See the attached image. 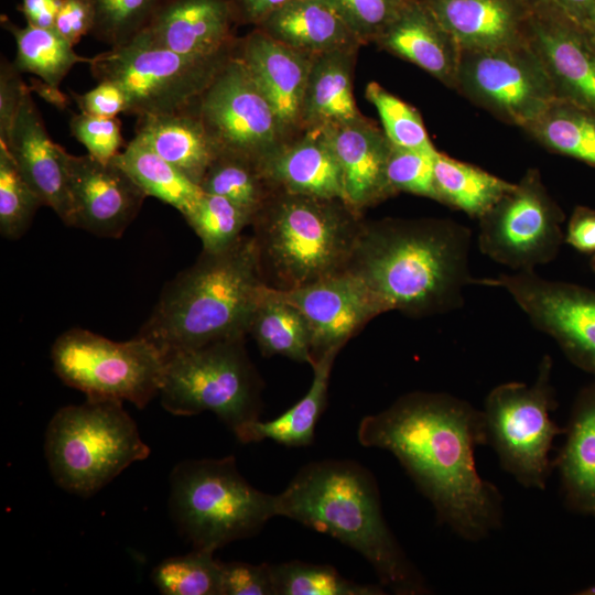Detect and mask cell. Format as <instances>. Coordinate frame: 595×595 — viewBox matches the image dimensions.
<instances>
[{"label":"cell","mask_w":595,"mask_h":595,"mask_svg":"<svg viewBox=\"0 0 595 595\" xmlns=\"http://www.w3.org/2000/svg\"><path fill=\"white\" fill-rule=\"evenodd\" d=\"M528 9L526 40L558 98L595 115V39L559 17Z\"/></svg>","instance_id":"ac0fdd59"},{"label":"cell","mask_w":595,"mask_h":595,"mask_svg":"<svg viewBox=\"0 0 595 595\" xmlns=\"http://www.w3.org/2000/svg\"><path fill=\"white\" fill-rule=\"evenodd\" d=\"M275 496L278 516L358 552L385 588L398 595L430 593L386 522L375 477L360 464L348 459L309 463Z\"/></svg>","instance_id":"3957f363"},{"label":"cell","mask_w":595,"mask_h":595,"mask_svg":"<svg viewBox=\"0 0 595 595\" xmlns=\"http://www.w3.org/2000/svg\"><path fill=\"white\" fill-rule=\"evenodd\" d=\"M95 17L91 0H62L54 29L75 46L83 36L91 34Z\"/></svg>","instance_id":"681fc988"},{"label":"cell","mask_w":595,"mask_h":595,"mask_svg":"<svg viewBox=\"0 0 595 595\" xmlns=\"http://www.w3.org/2000/svg\"><path fill=\"white\" fill-rule=\"evenodd\" d=\"M402 3L410 2V1H424V0H399Z\"/></svg>","instance_id":"680465c9"},{"label":"cell","mask_w":595,"mask_h":595,"mask_svg":"<svg viewBox=\"0 0 595 595\" xmlns=\"http://www.w3.org/2000/svg\"><path fill=\"white\" fill-rule=\"evenodd\" d=\"M152 578L165 595H223L221 562L208 550L193 549L163 560L153 569Z\"/></svg>","instance_id":"74e56055"},{"label":"cell","mask_w":595,"mask_h":595,"mask_svg":"<svg viewBox=\"0 0 595 595\" xmlns=\"http://www.w3.org/2000/svg\"><path fill=\"white\" fill-rule=\"evenodd\" d=\"M44 448L55 483L84 498L150 454L121 401L88 398L53 415Z\"/></svg>","instance_id":"52a82bcc"},{"label":"cell","mask_w":595,"mask_h":595,"mask_svg":"<svg viewBox=\"0 0 595 595\" xmlns=\"http://www.w3.org/2000/svg\"><path fill=\"white\" fill-rule=\"evenodd\" d=\"M3 143L19 172L43 205L51 207L68 226L71 204L66 171L67 151L50 138L30 88L24 95L9 138Z\"/></svg>","instance_id":"44dd1931"},{"label":"cell","mask_w":595,"mask_h":595,"mask_svg":"<svg viewBox=\"0 0 595 595\" xmlns=\"http://www.w3.org/2000/svg\"><path fill=\"white\" fill-rule=\"evenodd\" d=\"M361 44L375 42L396 18L399 0H328Z\"/></svg>","instance_id":"ee69618b"},{"label":"cell","mask_w":595,"mask_h":595,"mask_svg":"<svg viewBox=\"0 0 595 595\" xmlns=\"http://www.w3.org/2000/svg\"><path fill=\"white\" fill-rule=\"evenodd\" d=\"M564 434L553 459L564 504L595 519V379L576 394Z\"/></svg>","instance_id":"484cf974"},{"label":"cell","mask_w":595,"mask_h":595,"mask_svg":"<svg viewBox=\"0 0 595 595\" xmlns=\"http://www.w3.org/2000/svg\"><path fill=\"white\" fill-rule=\"evenodd\" d=\"M71 96L84 113L112 118L128 110L125 91L112 82H98L93 89L83 94L71 91Z\"/></svg>","instance_id":"c3c4849f"},{"label":"cell","mask_w":595,"mask_h":595,"mask_svg":"<svg viewBox=\"0 0 595 595\" xmlns=\"http://www.w3.org/2000/svg\"><path fill=\"white\" fill-rule=\"evenodd\" d=\"M44 206L19 172L7 145L0 141V234L19 239L30 228L36 210Z\"/></svg>","instance_id":"ab89813d"},{"label":"cell","mask_w":595,"mask_h":595,"mask_svg":"<svg viewBox=\"0 0 595 595\" xmlns=\"http://www.w3.org/2000/svg\"><path fill=\"white\" fill-rule=\"evenodd\" d=\"M223 595H274L271 564L221 562Z\"/></svg>","instance_id":"bcb514c9"},{"label":"cell","mask_w":595,"mask_h":595,"mask_svg":"<svg viewBox=\"0 0 595 595\" xmlns=\"http://www.w3.org/2000/svg\"><path fill=\"white\" fill-rule=\"evenodd\" d=\"M366 447L390 452L431 502L440 523L477 542L504 521L501 493L477 470L486 445L482 410L445 392L413 391L366 415L357 430Z\"/></svg>","instance_id":"6da1fadb"},{"label":"cell","mask_w":595,"mask_h":595,"mask_svg":"<svg viewBox=\"0 0 595 595\" xmlns=\"http://www.w3.org/2000/svg\"><path fill=\"white\" fill-rule=\"evenodd\" d=\"M480 252L512 272L553 261L564 242V214L537 172H529L479 219Z\"/></svg>","instance_id":"7c38bea8"},{"label":"cell","mask_w":595,"mask_h":595,"mask_svg":"<svg viewBox=\"0 0 595 595\" xmlns=\"http://www.w3.org/2000/svg\"><path fill=\"white\" fill-rule=\"evenodd\" d=\"M62 0H22L18 10L23 14L26 24L54 29V23Z\"/></svg>","instance_id":"f5cc1de1"},{"label":"cell","mask_w":595,"mask_h":595,"mask_svg":"<svg viewBox=\"0 0 595 595\" xmlns=\"http://www.w3.org/2000/svg\"><path fill=\"white\" fill-rule=\"evenodd\" d=\"M582 595H595V584L578 592Z\"/></svg>","instance_id":"9f6ffc18"},{"label":"cell","mask_w":595,"mask_h":595,"mask_svg":"<svg viewBox=\"0 0 595 595\" xmlns=\"http://www.w3.org/2000/svg\"><path fill=\"white\" fill-rule=\"evenodd\" d=\"M165 0H91V35L109 47L128 43L148 28Z\"/></svg>","instance_id":"60d3db41"},{"label":"cell","mask_w":595,"mask_h":595,"mask_svg":"<svg viewBox=\"0 0 595 595\" xmlns=\"http://www.w3.org/2000/svg\"><path fill=\"white\" fill-rule=\"evenodd\" d=\"M259 166L275 192L345 202L342 173L321 129L289 138L259 161Z\"/></svg>","instance_id":"603a6c76"},{"label":"cell","mask_w":595,"mask_h":595,"mask_svg":"<svg viewBox=\"0 0 595 595\" xmlns=\"http://www.w3.org/2000/svg\"><path fill=\"white\" fill-rule=\"evenodd\" d=\"M321 130L337 160L349 207L361 214L393 195L386 174L391 143L383 131L363 116Z\"/></svg>","instance_id":"7402d4cb"},{"label":"cell","mask_w":595,"mask_h":595,"mask_svg":"<svg viewBox=\"0 0 595 595\" xmlns=\"http://www.w3.org/2000/svg\"><path fill=\"white\" fill-rule=\"evenodd\" d=\"M170 512L193 549L215 552L258 533L277 515V496L250 485L235 456L186 459L170 477Z\"/></svg>","instance_id":"8992f818"},{"label":"cell","mask_w":595,"mask_h":595,"mask_svg":"<svg viewBox=\"0 0 595 595\" xmlns=\"http://www.w3.org/2000/svg\"><path fill=\"white\" fill-rule=\"evenodd\" d=\"M29 89L22 73L6 56L0 61V141L7 142L22 100Z\"/></svg>","instance_id":"7dc6e473"},{"label":"cell","mask_w":595,"mask_h":595,"mask_svg":"<svg viewBox=\"0 0 595 595\" xmlns=\"http://www.w3.org/2000/svg\"><path fill=\"white\" fill-rule=\"evenodd\" d=\"M270 290L305 317L312 333L314 361L328 349H340L381 314L364 283L348 271L291 290Z\"/></svg>","instance_id":"e0dca14e"},{"label":"cell","mask_w":595,"mask_h":595,"mask_svg":"<svg viewBox=\"0 0 595 595\" xmlns=\"http://www.w3.org/2000/svg\"><path fill=\"white\" fill-rule=\"evenodd\" d=\"M195 107L219 151L259 162L288 140L270 104L235 54Z\"/></svg>","instance_id":"9a60e30c"},{"label":"cell","mask_w":595,"mask_h":595,"mask_svg":"<svg viewBox=\"0 0 595 595\" xmlns=\"http://www.w3.org/2000/svg\"><path fill=\"white\" fill-rule=\"evenodd\" d=\"M470 230L453 220L385 218L364 221L347 270L358 278L380 313L410 317L463 306L470 273Z\"/></svg>","instance_id":"7a4b0ae2"},{"label":"cell","mask_w":595,"mask_h":595,"mask_svg":"<svg viewBox=\"0 0 595 595\" xmlns=\"http://www.w3.org/2000/svg\"><path fill=\"white\" fill-rule=\"evenodd\" d=\"M476 284L506 291L538 331L595 379V290L536 271L500 273L477 279Z\"/></svg>","instance_id":"5bb4252c"},{"label":"cell","mask_w":595,"mask_h":595,"mask_svg":"<svg viewBox=\"0 0 595 595\" xmlns=\"http://www.w3.org/2000/svg\"><path fill=\"white\" fill-rule=\"evenodd\" d=\"M202 241L203 250L218 252L231 247L253 217L229 199L204 193L183 216Z\"/></svg>","instance_id":"f35d334b"},{"label":"cell","mask_w":595,"mask_h":595,"mask_svg":"<svg viewBox=\"0 0 595 595\" xmlns=\"http://www.w3.org/2000/svg\"><path fill=\"white\" fill-rule=\"evenodd\" d=\"M199 186L204 193L229 199L252 217L275 192L258 161L227 151L218 153Z\"/></svg>","instance_id":"e575fe53"},{"label":"cell","mask_w":595,"mask_h":595,"mask_svg":"<svg viewBox=\"0 0 595 595\" xmlns=\"http://www.w3.org/2000/svg\"><path fill=\"white\" fill-rule=\"evenodd\" d=\"M555 152L595 166V115L558 99L530 128Z\"/></svg>","instance_id":"d590c367"},{"label":"cell","mask_w":595,"mask_h":595,"mask_svg":"<svg viewBox=\"0 0 595 595\" xmlns=\"http://www.w3.org/2000/svg\"><path fill=\"white\" fill-rule=\"evenodd\" d=\"M292 0H230L238 22L259 25L270 13Z\"/></svg>","instance_id":"db71d44e"},{"label":"cell","mask_w":595,"mask_h":595,"mask_svg":"<svg viewBox=\"0 0 595 595\" xmlns=\"http://www.w3.org/2000/svg\"><path fill=\"white\" fill-rule=\"evenodd\" d=\"M274 595H383L380 585L345 578L333 566L302 561L271 564Z\"/></svg>","instance_id":"8d00e7d4"},{"label":"cell","mask_w":595,"mask_h":595,"mask_svg":"<svg viewBox=\"0 0 595 595\" xmlns=\"http://www.w3.org/2000/svg\"><path fill=\"white\" fill-rule=\"evenodd\" d=\"M552 359L544 355L530 385L509 381L494 387L482 409L486 445L500 466L526 487L543 490L554 468L553 441L564 434L551 418L558 402L551 383Z\"/></svg>","instance_id":"9c48e42d"},{"label":"cell","mask_w":595,"mask_h":595,"mask_svg":"<svg viewBox=\"0 0 595 595\" xmlns=\"http://www.w3.org/2000/svg\"><path fill=\"white\" fill-rule=\"evenodd\" d=\"M357 51L336 50L312 58L302 101L301 131L351 121L361 116L353 95Z\"/></svg>","instance_id":"f1b7e54d"},{"label":"cell","mask_w":595,"mask_h":595,"mask_svg":"<svg viewBox=\"0 0 595 595\" xmlns=\"http://www.w3.org/2000/svg\"><path fill=\"white\" fill-rule=\"evenodd\" d=\"M528 6L559 17L595 39V0H526Z\"/></svg>","instance_id":"f907efd6"},{"label":"cell","mask_w":595,"mask_h":595,"mask_svg":"<svg viewBox=\"0 0 595 595\" xmlns=\"http://www.w3.org/2000/svg\"><path fill=\"white\" fill-rule=\"evenodd\" d=\"M235 56L263 94L289 139L301 132V111L312 58L256 28L237 41Z\"/></svg>","instance_id":"d6986e66"},{"label":"cell","mask_w":595,"mask_h":595,"mask_svg":"<svg viewBox=\"0 0 595 595\" xmlns=\"http://www.w3.org/2000/svg\"><path fill=\"white\" fill-rule=\"evenodd\" d=\"M29 88L31 91L37 93L46 102L61 110L65 109L69 104L68 98L60 90V87L47 84L40 78H32Z\"/></svg>","instance_id":"11a10c76"},{"label":"cell","mask_w":595,"mask_h":595,"mask_svg":"<svg viewBox=\"0 0 595 595\" xmlns=\"http://www.w3.org/2000/svg\"><path fill=\"white\" fill-rule=\"evenodd\" d=\"M68 227L102 238H120L139 214L147 194L113 160L66 153Z\"/></svg>","instance_id":"2e32d148"},{"label":"cell","mask_w":595,"mask_h":595,"mask_svg":"<svg viewBox=\"0 0 595 595\" xmlns=\"http://www.w3.org/2000/svg\"><path fill=\"white\" fill-rule=\"evenodd\" d=\"M339 350L328 349L315 359L311 387L301 400L273 420H256L240 426L234 432L236 437L241 443L271 440L292 447L311 445L316 423L326 407L329 377Z\"/></svg>","instance_id":"f546056e"},{"label":"cell","mask_w":595,"mask_h":595,"mask_svg":"<svg viewBox=\"0 0 595 595\" xmlns=\"http://www.w3.org/2000/svg\"><path fill=\"white\" fill-rule=\"evenodd\" d=\"M262 279L253 236L231 247L202 251L197 261L163 289L137 336L165 357L225 339L245 338Z\"/></svg>","instance_id":"277c9868"},{"label":"cell","mask_w":595,"mask_h":595,"mask_svg":"<svg viewBox=\"0 0 595 595\" xmlns=\"http://www.w3.org/2000/svg\"><path fill=\"white\" fill-rule=\"evenodd\" d=\"M592 267H593V269H594V271H595V255H593Z\"/></svg>","instance_id":"6f0895ef"},{"label":"cell","mask_w":595,"mask_h":595,"mask_svg":"<svg viewBox=\"0 0 595 595\" xmlns=\"http://www.w3.org/2000/svg\"><path fill=\"white\" fill-rule=\"evenodd\" d=\"M195 102L177 111L138 117L134 138L199 185L220 151Z\"/></svg>","instance_id":"4316f807"},{"label":"cell","mask_w":595,"mask_h":595,"mask_svg":"<svg viewBox=\"0 0 595 595\" xmlns=\"http://www.w3.org/2000/svg\"><path fill=\"white\" fill-rule=\"evenodd\" d=\"M0 23L14 39L17 54L13 64L21 73L35 75L43 82L60 87L62 80L78 63H89L90 57L77 54L66 39L55 29L30 24L18 26L2 14Z\"/></svg>","instance_id":"836d02e7"},{"label":"cell","mask_w":595,"mask_h":595,"mask_svg":"<svg viewBox=\"0 0 595 595\" xmlns=\"http://www.w3.org/2000/svg\"><path fill=\"white\" fill-rule=\"evenodd\" d=\"M51 359L58 378L88 399L129 401L139 409L159 396L165 364L161 351L137 335L115 342L79 327L55 339Z\"/></svg>","instance_id":"8fae6325"},{"label":"cell","mask_w":595,"mask_h":595,"mask_svg":"<svg viewBox=\"0 0 595 595\" xmlns=\"http://www.w3.org/2000/svg\"><path fill=\"white\" fill-rule=\"evenodd\" d=\"M366 98L375 106L383 132L394 147L436 151L423 125L420 113L410 105L387 91L376 82H370Z\"/></svg>","instance_id":"b9f144b4"},{"label":"cell","mask_w":595,"mask_h":595,"mask_svg":"<svg viewBox=\"0 0 595 595\" xmlns=\"http://www.w3.org/2000/svg\"><path fill=\"white\" fill-rule=\"evenodd\" d=\"M363 223L343 199L274 192L251 224L264 283L291 290L345 272Z\"/></svg>","instance_id":"5b68a950"},{"label":"cell","mask_w":595,"mask_h":595,"mask_svg":"<svg viewBox=\"0 0 595 595\" xmlns=\"http://www.w3.org/2000/svg\"><path fill=\"white\" fill-rule=\"evenodd\" d=\"M257 28L310 57L361 45L328 0H292Z\"/></svg>","instance_id":"83f0119b"},{"label":"cell","mask_w":595,"mask_h":595,"mask_svg":"<svg viewBox=\"0 0 595 595\" xmlns=\"http://www.w3.org/2000/svg\"><path fill=\"white\" fill-rule=\"evenodd\" d=\"M69 130L87 149V153L101 162L111 161L123 147L121 121L117 117L74 113L69 120Z\"/></svg>","instance_id":"f6af8a7d"},{"label":"cell","mask_w":595,"mask_h":595,"mask_svg":"<svg viewBox=\"0 0 595 595\" xmlns=\"http://www.w3.org/2000/svg\"><path fill=\"white\" fill-rule=\"evenodd\" d=\"M564 242L582 253L595 255V209L574 208L564 231Z\"/></svg>","instance_id":"816d5d0a"},{"label":"cell","mask_w":595,"mask_h":595,"mask_svg":"<svg viewBox=\"0 0 595 595\" xmlns=\"http://www.w3.org/2000/svg\"><path fill=\"white\" fill-rule=\"evenodd\" d=\"M236 23L230 0H165L145 32L170 51L212 58L234 52Z\"/></svg>","instance_id":"ffe728a7"},{"label":"cell","mask_w":595,"mask_h":595,"mask_svg":"<svg viewBox=\"0 0 595 595\" xmlns=\"http://www.w3.org/2000/svg\"><path fill=\"white\" fill-rule=\"evenodd\" d=\"M434 184L437 202L477 219L516 185L440 152L434 159Z\"/></svg>","instance_id":"1f68e13d"},{"label":"cell","mask_w":595,"mask_h":595,"mask_svg":"<svg viewBox=\"0 0 595 595\" xmlns=\"http://www.w3.org/2000/svg\"><path fill=\"white\" fill-rule=\"evenodd\" d=\"M244 339L218 340L165 357L162 407L184 416L210 411L232 432L259 420L262 382Z\"/></svg>","instance_id":"ba28073f"},{"label":"cell","mask_w":595,"mask_h":595,"mask_svg":"<svg viewBox=\"0 0 595 595\" xmlns=\"http://www.w3.org/2000/svg\"><path fill=\"white\" fill-rule=\"evenodd\" d=\"M375 42L442 83L457 84L461 50L423 1L403 3Z\"/></svg>","instance_id":"d4e9b609"},{"label":"cell","mask_w":595,"mask_h":595,"mask_svg":"<svg viewBox=\"0 0 595 595\" xmlns=\"http://www.w3.org/2000/svg\"><path fill=\"white\" fill-rule=\"evenodd\" d=\"M232 54L186 56L155 44L143 30L128 43L90 57L88 66L97 82H112L125 91L128 115L141 117L193 105Z\"/></svg>","instance_id":"30bf717a"},{"label":"cell","mask_w":595,"mask_h":595,"mask_svg":"<svg viewBox=\"0 0 595 595\" xmlns=\"http://www.w3.org/2000/svg\"><path fill=\"white\" fill-rule=\"evenodd\" d=\"M461 51L518 43L526 37V0H424Z\"/></svg>","instance_id":"cb8c5ba5"},{"label":"cell","mask_w":595,"mask_h":595,"mask_svg":"<svg viewBox=\"0 0 595 595\" xmlns=\"http://www.w3.org/2000/svg\"><path fill=\"white\" fill-rule=\"evenodd\" d=\"M439 151L399 148L391 144L387 182L393 194L407 192L437 201L434 159Z\"/></svg>","instance_id":"7bdbcfd3"},{"label":"cell","mask_w":595,"mask_h":595,"mask_svg":"<svg viewBox=\"0 0 595 595\" xmlns=\"http://www.w3.org/2000/svg\"><path fill=\"white\" fill-rule=\"evenodd\" d=\"M139 187L186 215L203 194L201 186L162 159L144 143L133 138L112 159Z\"/></svg>","instance_id":"d6a6232c"},{"label":"cell","mask_w":595,"mask_h":595,"mask_svg":"<svg viewBox=\"0 0 595 595\" xmlns=\"http://www.w3.org/2000/svg\"><path fill=\"white\" fill-rule=\"evenodd\" d=\"M248 334L263 356H283L298 363H314L312 333L303 314L275 296L264 284L252 313Z\"/></svg>","instance_id":"4dcf8cb0"},{"label":"cell","mask_w":595,"mask_h":595,"mask_svg":"<svg viewBox=\"0 0 595 595\" xmlns=\"http://www.w3.org/2000/svg\"><path fill=\"white\" fill-rule=\"evenodd\" d=\"M457 84L476 100L528 129L559 99L526 37L510 45L461 51Z\"/></svg>","instance_id":"4fadbf2b"}]
</instances>
